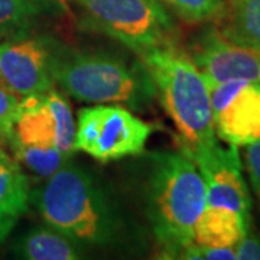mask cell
I'll list each match as a JSON object with an SVG mask.
<instances>
[{"mask_svg":"<svg viewBox=\"0 0 260 260\" xmlns=\"http://www.w3.org/2000/svg\"><path fill=\"white\" fill-rule=\"evenodd\" d=\"M244 159L253 192L260 204V139L246 146Z\"/></svg>","mask_w":260,"mask_h":260,"instance_id":"21","label":"cell"},{"mask_svg":"<svg viewBox=\"0 0 260 260\" xmlns=\"http://www.w3.org/2000/svg\"><path fill=\"white\" fill-rule=\"evenodd\" d=\"M52 78L67 95L91 104H124L143 110L156 97V88L142 65L102 52L54 49Z\"/></svg>","mask_w":260,"mask_h":260,"instance_id":"4","label":"cell"},{"mask_svg":"<svg viewBox=\"0 0 260 260\" xmlns=\"http://www.w3.org/2000/svg\"><path fill=\"white\" fill-rule=\"evenodd\" d=\"M234 249L239 260H260V233L247 230Z\"/></svg>","mask_w":260,"mask_h":260,"instance_id":"22","label":"cell"},{"mask_svg":"<svg viewBox=\"0 0 260 260\" xmlns=\"http://www.w3.org/2000/svg\"><path fill=\"white\" fill-rule=\"evenodd\" d=\"M54 48L41 38H13L0 44L2 83L20 97L54 87Z\"/></svg>","mask_w":260,"mask_h":260,"instance_id":"9","label":"cell"},{"mask_svg":"<svg viewBox=\"0 0 260 260\" xmlns=\"http://www.w3.org/2000/svg\"><path fill=\"white\" fill-rule=\"evenodd\" d=\"M47 2H54V3L58 5L61 9H64V10L70 9V0H47Z\"/></svg>","mask_w":260,"mask_h":260,"instance_id":"23","label":"cell"},{"mask_svg":"<svg viewBox=\"0 0 260 260\" xmlns=\"http://www.w3.org/2000/svg\"><path fill=\"white\" fill-rule=\"evenodd\" d=\"M41 12L42 0H0V44L22 37Z\"/></svg>","mask_w":260,"mask_h":260,"instance_id":"17","label":"cell"},{"mask_svg":"<svg viewBox=\"0 0 260 260\" xmlns=\"http://www.w3.org/2000/svg\"><path fill=\"white\" fill-rule=\"evenodd\" d=\"M207 207L204 178L192 159L158 153L150 159L146 181V214L168 259H178L194 243L195 224Z\"/></svg>","mask_w":260,"mask_h":260,"instance_id":"3","label":"cell"},{"mask_svg":"<svg viewBox=\"0 0 260 260\" xmlns=\"http://www.w3.org/2000/svg\"><path fill=\"white\" fill-rule=\"evenodd\" d=\"M139 58L177 127L181 152L191 158L217 145L210 90L191 55L174 42L152 48Z\"/></svg>","mask_w":260,"mask_h":260,"instance_id":"2","label":"cell"},{"mask_svg":"<svg viewBox=\"0 0 260 260\" xmlns=\"http://www.w3.org/2000/svg\"><path fill=\"white\" fill-rule=\"evenodd\" d=\"M30 204L29 179L13 155L0 145V243L8 239Z\"/></svg>","mask_w":260,"mask_h":260,"instance_id":"12","label":"cell"},{"mask_svg":"<svg viewBox=\"0 0 260 260\" xmlns=\"http://www.w3.org/2000/svg\"><path fill=\"white\" fill-rule=\"evenodd\" d=\"M13 253L26 260L81 259V246L52 227H37L15 242Z\"/></svg>","mask_w":260,"mask_h":260,"instance_id":"14","label":"cell"},{"mask_svg":"<svg viewBox=\"0 0 260 260\" xmlns=\"http://www.w3.org/2000/svg\"><path fill=\"white\" fill-rule=\"evenodd\" d=\"M217 29L233 42L260 49V0H225Z\"/></svg>","mask_w":260,"mask_h":260,"instance_id":"15","label":"cell"},{"mask_svg":"<svg viewBox=\"0 0 260 260\" xmlns=\"http://www.w3.org/2000/svg\"><path fill=\"white\" fill-rule=\"evenodd\" d=\"M45 223L77 244L106 247L121 234V218L102 185L84 168L68 162L30 189Z\"/></svg>","mask_w":260,"mask_h":260,"instance_id":"1","label":"cell"},{"mask_svg":"<svg viewBox=\"0 0 260 260\" xmlns=\"http://www.w3.org/2000/svg\"><path fill=\"white\" fill-rule=\"evenodd\" d=\"M75 130L71 104L64 94L52 87L45 93L22 97L10 140L54 146L73 155Z\"/></svg>","mask_w":260,"mask_h":260,"instance_id":"7","label":"cell"},{"mask_svg":"<svg viewBox=\"0 0 260 260\" xmlns=\"http://www.w3.org/2000/svg\"><path fill=\"white\" fill-rule=\"evenodd\" d=\"M84 23L117 39L138 55L175 42L174 19L158 0H73Z\"/></svg>","mask_w":260,"mask_h":260,"instance_id":"5","label":"cell"},{"mask_svg":"<svg viewBox=\"0 0 260 260\" xmlns=\"http://www.w3.org/2000/svg\"><path fill=\"white\" fill-rule=\"evenodd\" d=\"M218 139L247 146L260 139V83L232 80L207 84Z\"/></svg>","mask_w":260,"mask_h":260,"instance_id":"8","label":"cell"},{"mask_svg":"<svg viewBox=\"0 0 260 260\" xmlns=\"http://www.w3.org/2000/svg\"><path fill=\"white\" fill-rule=\"evenodd\" d=\"M178 259L192 260H236V249L234 247H208L197 243H191L181 251Z\"/></svg>","mask_w":260,"mask_h":260,"instance_id":"20","label":"cell"},{"mask_svg":"<svg viewBox=\"0 0 260 260\" xmlns=\"http://www.w3.org/2000/svg\"><path fill=\"white\" fill-rule=\"evenodd\" d=\"M204 178L207 205L225 207L250 218V194L243 178L237 146H220L195 153L191 158Z\"/></svg>","mask_w":260,"mask_h":260,"instance_id":"11","label":"cell"},{"mask_svg":"<svg viewBox=\"0 0 260 260\" xmlns=\"http://www.w3.org/2000/svg\"><path fill=\"white\" fill-rule=\"evenodd\" d=\"M153 129L120 104H95L78 112L74 149L103 164L119 160L140 155Z\"/></svg>","mask_w":260,"mask_h":260,"instance_id":"6","label":"cell"},{"mask_svg":"<svg viewBox=\"0 0 260 260\" xmlns=\"http://www.w3.org/2000/svg\"><path fill=\"white\" fill-rule=\"evenodd\" d=\"M0 83H2V77H0Z\"/></svg>","mask_w":260,"mask_h":260,"instance_id":"24","label":"cell"},{"mask_svg":"<svg viewBox=\"0 0 260 260\" xmlns=\"http://www.w3.org/2000/svg\"><path fill=\"white\" fill-rule=\"evenodd\" d=\"M191 58L207 84L243 80L260 83V49L233 42L217 29H207L195 41Z\"/></svg>","mask_w":260,"mask_h":260,"instance_id":"10","label":"cell"},{"mask_svg":"<svg viewBox=\"0 0 260 260\" xmlns=\"http://www.w3.org/2000/svg\"><path fill=\"white\" fill-rule=\"evenodd\" d=\"M159 3L177 18L186 23H217L223 18L225 0H158Z\"/></svg>","mask_w":260,"mask_h":260,"instance_id":"18","label":"cell"},{"mask_svg":"<svg viewBox=\"0 0 260 260\" xmlns=\"http://www.w3.org/2000/svg\"><path fill=\"white\" fill-rule=\"evenodd\" d=\"M250 218L225 207L207 205L195 224L194 243L208 247H236L249 230Z\"/></svg>","mask_w":260,"mask_h":260,"instance_id":"13","label":"cell"},{"mask_svg":"<svg viewBox=\"0 0 260 260\" xmlns=\"http://www.w3.org/2000/svg\"><path fill=\"white\" fill-rule=\"evenodd\" d=\"M9 143L13 150V156L19 164H23L30 172L44 179L54 175L56 171L67 165L71 158L70 153H65L54 146L26 145L16 140H10Z\"/></svg>","mask_w":260,"mask_h":260,"instance_id":"16","label":"cell"},{"mask_svg":"<svg viewBox=\"0 0 260 260\" xmlns=\"http://www.w3.org/2000/svg\"><path fill=\"white\" fill-rule=\"evenodd\" d=\"M22 97L0 83V143L9 142L18 117Z\"/></svg>","mask_w":260,"mask_h":260,"instance_id":"19","label":"cell"}]
</instances>
